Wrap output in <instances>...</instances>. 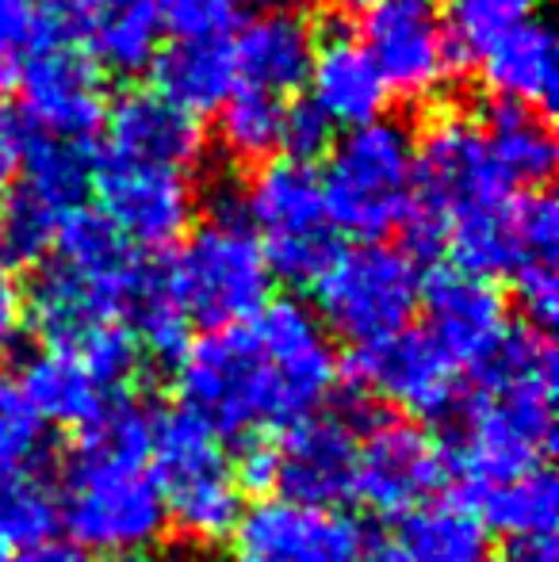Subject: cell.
Instances as JSON below:
<instances>
[{
  "instance_id": "cell-25",
  "label": "cell",
  "mask_w": 559,
  "mask_h": 562,
  "mask_svg": "<svg viewBox=\"0 0 559 562\" xmlns=\"http://www.w3.org/2000/svg\"><path fill=\"white\" fill-rule=\"evenodd\" d=\"M154 92L188 115H215L238 89L231 35H177L154 58Z\"/></svg>"
},
{
  "instance_id": "cell-3",
  "label": "cell",
  "mask_w": 559,
  "mask_h": 562,
  "mask_svg": "<svg viewBox=\"0 0 559 562\" xmlns=\"http://www.w3.org/2000/svg\"><path fill=\"white\" fill-rule=\"evenodd\" d=\"M556 391L559 371L548 334L533 326L510 329L476 368L448 451V463L468 474L471 490L548 467L556 445Z\"/></svg>"
},
{
  "instance_id": "cell-9",
  "label": "cell",
  "mask_w": 559,
  "mask_h": 562,
  "mask_svg": "<svg viewBox=\"0 0 559 562\" xmlns=\"http://www.w3.org/2000/svg\"><path fill=\"white\" fill-rule=\"evenodd\" d=\"M414 142H418V207L406 226L414 249H433L445 241L448 226L502 207L517 195L494 161L479 115L456 108L433 112L422 138Z\"/></svg>"
},
{
  "instance_id": "cell-31",
  "label": "cell",
  "mask_w": 559,
  "mask_h": 562,
  "mask_svg": "<svg viewBox=\"0 0 559 562\" xmlns=\"http://www.w3.org/2000/svg\"><path fill=\"white\" fill-rule=\"evenodd\" d=\"M54 525H58V494L38 474V467L0 471V551L38 548L51 540Z\"/></svg>"
},
{
  "instance_id": "cell-28",
  "label": "cell",
  "mask_w": 559,
  "mask_h": 562,
  "mask_svg": "<svg viewBox=\"0 0 559 562\" xmlns=\"http://www.w3.org/2000/svg\"><path fill=\"white\" fill-rule=\"evenodd\" d=\"M491 154L514 192H537L556 172V134L545 112L517 104H491L479 115Z\"/></svg>"
},
{
  "instance_id": "cell-42",
  "label": "cell",
  "mask_w": 559,
  "mask_h": 562,
  "mask_svg": "<svg viewBox=\"0 0 559 562\" xmlns=\"http://www.w3.org/2000/svg\"><path fill=\"white\" fill-rule=\"evenodd\" d=\"M365 562H406L403 555H399L395 543H380V548L365 551Z\"/></svg>"
},
{
  "instance_id": "cell-20",
  "label": "cell",
  "mask_w": 559,
  "mask_h": 562,
  "mask_svg": "<svg viewBox=\"0 0 559 562\" xmlns=\"http://www.w3.org/2000/svg\"><path fill=\"white\" fill-rule=\"evenodd\" d=\"M425 334L437 340L456 368H479L510 334V299L494 280L463 268H433L422 280Z\"/></svg>"
},
{
  "instance_id": "cell-22",
  "label": "cell",
  "mask_w": 559,
  "mask_h": 562,
  "mask_svg": "<svg viewBox=\"0 0 559 562\" xmlns=\"http://www.w3.org/2000/svg\"><path fill=\"white\" fill-rule=\"evenodd\" d=\"M100 134H104L100 157L154 165V169L188 172V177H195L208 149L200 119L180 112L154 89H131L115 104H108Z\"/></svg>"
},
{
  "instance_id": "cell-13",
  "label": "cell",
  "mask_w": 559,
  "mask_h": 562,
  "mask_svg": "<svg viewBox=\"0 0 559 562\" xmlns=\"http://www.w3.org/2000/svg\"><path fill=\"white\" fill-rule=\"evenodd\" d=\"M360 43L391 97L411 104L440 97L463 61L448 35L440 0H380L365 12Z\"/></svg>"
},
{
  "instance_id": "cell-44",
  "label": "cell",
  "mask_w": 559,
  "mask_h": 562,
  "mask_svg": "<svg viewBox=\"0 0 559 562\" xmlns=\"http://www.w3.org/2000/svg\"><path fill=\"white\" fill-rule=\"evenodd\" d=\"M0 562H4V551H0Z\"/></svg>"
},
{
  "instance_id": "cell-11",
  "label": "cell",
  "mask_w": 559,
  "mask_h": 562,
  "mask_svg": "<svg viewBox=\"0 0 559 562\" xmlns=\"http://www.w3.org/2000/svg\"><path fill=\"white\" fill-rule=\"evenodd\" d=\"M89 180V146L23 131L20 172L0 200V257L8 265H38L54 249L66 218L85 211Z\"/></svg>"
},
{
  "instance_id": "cell-7",
  "label": "cell",
  "mask_w": 559,
  "mask_h": 562,
  "mask_svg": "<svg viewBox=\"0 0 559 562\" xmlns=\"http://www.w3.org/2000/svg\"><path fill=\"white\" fill-rule=\"evenodd\" d=\"M149 471L161 490L169 525L192 543H223L234 536L242 513V471L223 437L188 409H165L149 417Z\"/></svg>"
},
{
  "instance_id": "cell-27",
  "label": "cell",
  "mask_w": 559,
  "mask_h": 562,
  "mask_svg": "<svg viewBox=\"0 0 559 562\" xmlns=\"http://www.w3.org/2000/svg\"><path fill=\"white\" fill-rule=\"evenodd\" d=\"M476 517L483 520L487 532H499L514 540L517 548L529 543H552L556 517H559V494L556 479L548 467L494 479L487 486H476Z\"/></svg>"
},
{
  "instance_id": "cell-33",
  "label": "cell",
  "mask_w": 559,
  "mask_h": 562,
  "mask_svg": "<svg viewBox=\"0 0 559 562\" xmlns=\"http://www.w3.org/2000/svg\"><path fill=\"white\" fill-rule=\"evenodd\" d=\"M540 0H448V35L460 58H476L491 38L537 15Z\"/></svg>"
},
{
  "instance_id": "cell-43",
  "label": "cell",
  "mask_w": 559,
  "mask_h": 562,
  "mask_svg": "<svg viewBox=\"0 0 559 562\" xmlns=\"http://www.w3.org/2000/svg\"><path fill=\"white\" fill-rule=\"evenodd\" d=\"M329 4L345 8V12H368V8L380 4V0H329Z\"/></svg>"
},
{
  "instance_id": "cell-12",
  "label": "cell",
  "mask_w": 559,
  "mask_h": 562,
  "mask_svg": "<svg viewBox=\"0 0 559 562\" xmlns=\"http://www.w3.org/2000/svg\"><path fill=\"white\" fill-rule=\"evenodd\" d=\"M242 486L277 490L280 502L334 509L353 494L357 429L342 414H311L246 459Z\"/></svg>"
},
{
  "instance_id": "cell-17",
  "label": "cell",
  "mask_w": 559,
  "mask_h": 562,
  "mask_svg": "<svg viewBox=\"0 0 559 562\" xmlns=\"http://www.w3.org/2000/svg\"><path fill=\"white\" fill-rule=\"evenodd\" d=\"M349 379L357 391L403 409L406 417H440L460 402V368L425 329L353 348Z\"/></svg>"
},
{
  "instance_id": "cell-36",
  "label": "cell",
  "mask_w": 559,
  "mask_h": 562,
  "mask_svg": "<svg viewBox=\"0 0 559 562\" xmlns=\"http://www.w3.org/2000/svg\"><path fill=\"white\" fill-rule=\"evenodd\" d=\"M165 27L177 35H226L246 0H154Z\"/></svg>"
},
{
  "instance_id": "cell-29",
  "label": "cell",
  "mask_w": 559,
  "mask_h": 562,
  "mask_svg": "<svg viewBox=\"0 0 559 562\" xmlns=\"http://www.w3.org/2000/svg\"><path fill=\"white\" fill-rule=\"evenodd\" d=\"M395 548L406 562H487V528L468 502H429L403 520Z\"/></svg>"
},
{
  "instance_id": "cell-1",
  "label": "cell",
  "mask_w": 559,
  "mask_h": 562,
  "mask_svg": "<svg viewBox=\"0 0 559 562\" xmlns=\"http://www.w3.org/2000/svg\"><path fill=\"white\" fill-rule=\"evenodd\" d=\"M337 375L334 337L299 299H269L254 318L208 329L172 363L180 409L223 440H254L322 414Z\"/></svg>"
},
{
  "instance_id": "cell-39",
  "label": "cell",
  "mask_w": 559,
  "mask_h": 562,
  "mask_svg": "<svg viewBox=\"0 0 559 562\" xmlns=\"http://www.w3.org/2000/svg\"><path fill=\"white\" fill-rule=\"evenodd\" d=\"M20 154H23V126L20 119L0 104V200L8 195L15 172H20Z\"/></svg>"
},
{
  "instance_id": "cell-32",
  "label": "cell",
  "mask_w": 559,
  "mask_h": 562,
  "mask_svg": "<svg viewBox=\"0 0 559 562\" xmlns=\"http://www.w3.org/2000/svg\"><path fill=\"white\" fill-rule=\"evenodd\" d=\"M510 234H514V268L510 276L529 268H556L559 249V203L548 188L517 192L510 200Z\"/></svg>"
},
{
  "instance_id": "cell-24",
  "label": "cell",
  "mask_w": 559,
  "mask_h": 562,
  "mask_svg": "<svg viewBox=\"0 0 559 562\" xmlns=\"http://www.w3.org/2000/svg\"><path fill=\"white\" fill-rule=\"evenodd\" d=\"M479 81L494 97V104H517L533 112H552L556 104V35L540 15L502 31L499 38L476 54Z\"/></svg>"
},
{
  "instance_id": "cell-4",
  "label": "cell",
  "mask_w": 559,
  "mask_h": 562,
  "mask_svg": "<svg viewBox=\"0 0 559 562\" xmlns=\"http://www.w3.org/2000/svg\"><path fill=\"white\" fill-rule=\"evenodd\" d=\"M149 257L131 249L97 211H77L38 260L27 318L46 348L81 356L92 340L127 326Z\"/></svg>"
},
{
  "instance_id": "cell-34",
  "label": "cell",
  "mask_w": 559,
  "mask_h": 562,
  "mask_svg": "<svg viewBox=\"0 0 559 562\" xmlns=\"http://www.w3.org/2000/svg\"><path fill=\"white\" fill-rule=\"evenodd\" d=\"M46 451V425L31 414L15 383L0 379V471L38 467Z\"/></svg>"
},
{
  "instance_id": "cell-21",
  "label": "cell",
  "mask_w": 559,
  "mask_h": 562,
  "mask_svg": "<svg viewBox=\"0 0 559 562\" xmlns=\"http://www.w3.org/2000/svg\"><path fill=\"white\" fill-rule=\"evenodd\" d=\"M318 31L288 0H261L249 15H242L231 35L238 89L269 92L291 100L306 85Z\"/></svg>"
},
{
  "instance_id": "cell-41",
  "label": "cell",
  "mask_w": 559,
  "mask_h": 562,
  "mask_svg": "<svg viewBox=\"0 0 559 562\" xmlns=\"http://www.w3.org/2000/svg\"><path fill=\"white\" fill-rule=\"evenodd\" d=\"M499 562H556V548L552 543H529V548H517L514 555Z\"/></svg>"
},
{
  "instance_id": "cell-10",
  "label": "cell",
  "mask_w": 559,
  "mask_h": 562,
  "mask_svg": "<svg viewBox=\"0 0 559 562\" xmlns=\"http://www.w3.org/2000/svg\"><path fill=\"white\" fill-rule=\"evenodd\" d=\"M238 207L261 241L272 276L288 283H314L342 249L322 195V177L311 161L272 157L257 165L238 192Z\"/></svg>"
},
{
  "instance_id": "cell-16",
  "label": "cell",
  "mask_w": 559,
  "mask_h": 562,
  "mask_svg": "<svg viewBox=\"0 0 559 562\" xmlns=\"http://www.w3.org/2000/svg\"><path fill=\"white\" fill-rule=\"evenodd\" d=\"M15 89H20L23 131L58 142H77V146H89L97 138L108 104H112L104 74L77 46L58 43V38H46L23 61Z\"/></svg>"
},
{
  "instance_id": "cell-35",
  "label": "cell",
  "mask_w": 559,
  "mask_h": 562,
  "mask_svg": "<svg viewBox=\"0 0 559 562\" xmlns=\"http://www.w3.org/2000/svg\"><path fill=\"white\" fill-rule=\"evenodd\" d=\"M38 0H0V89L15 85L23 61L46 43Z\"/></svg>"
},
{
  "instance_id": "cell-19",
  "label": "cell",
  "mask_w": 559,
  "mask_h": 562,
  "mask_svg": "<svg viewBox=\"0 0 559 562\" xmlns=\"http://www.w3.org/2000/svg\"><path fill=\"white\" fill-rule=\"evenodd\" d=\"M234 562H365V532L353 517L291 502H261L234 528Z\"/></svg>"
},
{
  "instance_id": "cell-23",
  "label": "cell",
  "mask_w": 559,
  "mask_h": 562,
  "mask_svg": "<svg viewBox=\"0 0 559 562\" xmlns=\"http://www.w3.org/2000/svg\"><path fill=\"white\" fill-rule=\"evenodd\" d=\"M303 89L306 104L326 119L334 131L337 126L353 131V126L376 123V119L388 115L391 92L357 31L337 27L329 35H318Z\"/></svg>"
},
{
  "instance_id": "cell-26",
  "label": "cell",
  "mask_w": 559,
  "mask_h": 562,
  "mask_svg": "<svg viewBox=\"0 0 559 562\" xmlns=\"http://www.w3.org/2000/svg\"><path fill=\"white\" fill-rule=\"evenodd\" d=\"M15 391L31 406V414L51 429V425H66V429H85L92 417L104 409L112 394L89 375L81 360L58 348H43L31 352L15 379Z\"/></svg>"
},
{
  "instance_id": "cell-2",
  "label": "cell",
  "mask_w": 559,
  "mask_h": 562,
  "mask_svg": "<svg viewBox=\"0 0 559 562\" xmlns=\"http://www.w3.org/2000/svg\"><path fill=\"white\" fill-rule=\"evenodd\" d=\"M58 520L81 555L108 562H142L165 540L169 513L149 471V417L138 402L108 398L81 429L62 474Z\"/></svg>"
},
{
  "instance_id": "cell-37",
  "label": "cell",
  "mask_w": 559,
  "mask_h": 562,
  "mask_svg": "<svg viewBox=\"0 0 559 562\" xmlns=\"http://www.w3.org/2000/svg\"><path fill=\"white\" fill-rule=\"evenodd\" d=\"M334 146V126L326 123L311 104H291L288 108V126H283V154L295 161H311L322 157Z\"/></svg>"
},
{
  "instance_id": "cell-30",
  "label": "cell",
  "mask_w": 559,
  "mask_h": 562,
  "mask_svg": "<svg viewBox=\"0 0 559 562\" xmlns=\"http://www.w3.org/2000/svg\"><path fill=\"white\" fill-rule=\"evenodd\" d=\"M291 100H277L269 92L234 89L226 104L215 112V142L231 161L265 165L283 154V126H288Z\"/></svg>"
},
{
  "instance_id": "cell-15",
  "label": "cell",
  "mask_w": 559,
  "mask_h": 562,
  "mask_svg": "<svg viewBox=\"0 0 559 562\" xmlns=\"http://www.w3.org/2000/svg\"><path fill=\"white\" fill-rule=\"evenodd\" d=\"M448 467V451L425 425L411 417H383L357 437L353 497L376 517L406 520L437 497Z\"/></svg>"
},
{
  "instance_id": "cell-38",
  "label": "cell",
  "mask_w": 559,
  "mask_h": 562,
  "mask_svg": "<svg viewBox=\"0 0 559 562\" xmlns=\"http://www.w3.org/2000/svg\"><path fill=\"white\" fill-rule=\"evenodd\" d=\"M23 322H27V295H23L15 268L0 257V352L15 345Z\"/></svg>"
},
{
  "instance_id": "cell-40",
  "label": "cell",
  "mask_w": 559,
  "mask_h": 562,
  "mask_svg": "<svg viewBox=\"0 0 559 562\" xmlns=\"http://www.w3.org/2000/svg\"><path fill=\"white\" fill-rule=\"evenodd\" d=\"M12 562H85V555L74 548V543L46 540V543H38V548L20 551V555H15Z\"/></svg>"
},
{
  "instance_id": "cell-5",
  "label": "cell",
  "mask_w": 559,
  "mask_h": 562,
  "mask_svg": "<svg viewBox=\"0 0 559 562\" xmlns=\"http://www.w3.org/2000/svg\"><path fill=\"white\" fill-rule=\"evenodd\" d=\"M326 154V172L318 177L337 234L388 241L411 226L418 207V142L403 119L383 115L342 131Z\"/></svg>"
},
{
  "instance_id": "cell-14",
  "label": "cell",
  "mask_w": 559,
  "mask_h": 562,
  "mask_svg": "<svg viewBox=\"0 0 559 562\" xmlns=\"http://www.w3.org/2000/svg\"><path fill=\"white\" fill-rule=\"evenodd\" d=\"M89 192L97 215L142 257L177 245L195 226V177L154 169V165L92 157Z\"/></svg>"
},
{
  "instance_id": "cell-6",
  "label": "cell",
  "mask_w": 559,
  "mask_h": 562,
  "mask_svg": "<svg viewBox=\"0 0 559 562\" xmlns=\"http://www.w3.org/2000/svg\"><path fill=\"white\" fill-rule=\"evenodd\" d=\"M165 268L172 299L185 311L188 326L200 322L208 329H223L246 322L272 299V268L261 241L242 218L238 192H219L208 218H200Z\"/></svg>"
},
{
  "instance_id": "cell-8",
  "label": "cell",
  "mask_w": 559,
  "mask_h": 562,
  "mask_svg": "<svg viewBox=\"0 0 559 562\" xmlns=\"http://www.w3.org/2000/svg\"><path fill=\"white\" fill-rule=\"evenodd\" d=\"M422 280L414 249L395 241H357L329 257L322 276L311 283L318 322L329 337L353 348L388 340L411 329L422 306Z\"/></svg>"
},
{
  "instance_id": "cell-18",
  "label": "cell",
  "mask_w": 559,
  "mask_h": 562,
  "mask_svg": "<svg viewBox=\"0 0 559 562\" xmlns=\"http://www.w3.org/2000/svg\"><path fill=\"white\" fill-rule=\"evenodd\" d=\"M46 35L69 43L100 74L135 77L154 66L165 23L154 0H38Z\"/></svg>"
}]
</instances>
